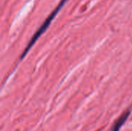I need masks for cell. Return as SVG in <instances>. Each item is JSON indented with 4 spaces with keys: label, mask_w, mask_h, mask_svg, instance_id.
Listing matches in <instances>:
<instances>
[{
    "label": "cell",
    "mask_w": 132,
    "mask_h": 131,
    "mask_svg": "<svg viewBox=\"0 0 132 131\" xmlns=\"http://www.w3.org/2000/svg\"><path fill=\"white\" fill-rule=\"evenodd\" d=\"M131 113V110H128L125 112H124L120 117L114 122V124H113L111 131H119L121 127H122V125L125 123V121L127 120V119L128 118L129 115Z\"/></svg>",
    "instance_id": "7a4b0ae2"
},
{
    "label": "cell",
    "mask_w": 132,
    "mask_h": 131,
    "mask_svg": "<svg viewBox=\"0 0 132 131\" xmlns=\"http://www.w3.org/2000/svg\"><path fill=\"white\" fill-rule=\"evenodd\" d=\"M67 0H61V1L60 2V3L58 4V5L56 7V8H55V9L50 13V15L46 19V20L44 21V22L41 25V26L37 29V31L36 32V33H35V34L33 35V36L31 38V40L29 41V42L28 43L27 46L25 48V49H24L22 54L21 55L20 59H22L26 56V54H27L28 52L30 50V49L32 47V46L35 44V42H36V40L39 38V36H40L46 30V29L49 27L50 24L52 22V21H53V19H54V17L57 15V13L60 12V10L63 8V6L64 4L67 2Z\"/></svg>",
    "instance_id": "6da1fadb"
}]
</instances>
